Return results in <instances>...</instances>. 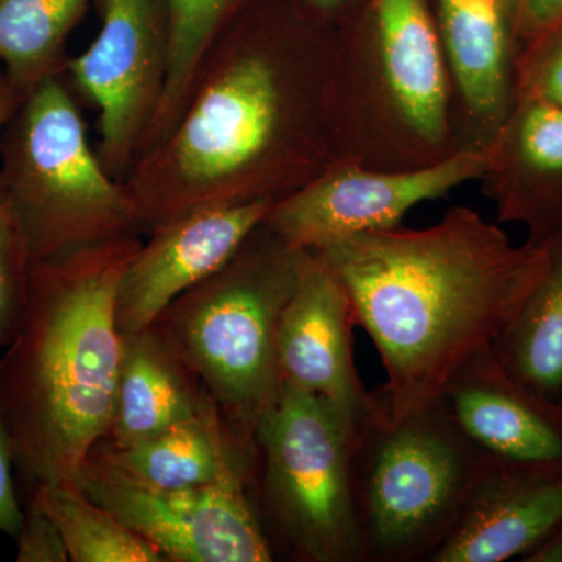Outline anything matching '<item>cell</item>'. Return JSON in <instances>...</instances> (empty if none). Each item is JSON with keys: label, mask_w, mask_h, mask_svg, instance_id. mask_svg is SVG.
Here are the masks:
<instances>
[{"label": "cell", "mask_w": 562, "mask_h": 562, "mask_svg": "<svg viewBox=\"0 0 562 562\" xmlns=\"http://www.w3.org/2000/svg\"><path fill=\"white\" fill-rule=\"evenodd\" d=\"M368 31L341 38L344 160L414 169L462 149L452 83L427 0H372Z\"/></svg>", "instance_id": "obj_5"}, {"label": "cell", "mask_w": 562, "mask_h": 562, "mask_svg": "<svg viewBox=\"0 0 562 562\" xmlns=\"http://www.w3.org/2000/svg\"><path fill=\"white\" fill-rule=\"evenodd\" d=\"M561 524L562 472L491 461L428 562H522Z\"/></svg>", "instance_id": "obj_16"}, {"label": "cell", "mask_w": 562, "mask_h": 562, "mask_svg": "<svg viewBox=\"0 0 562 562\" xmlns=\"http://www.w3.org/2000/svg\"><path fill=\"white\" fill-rule=\"evenodd\" d=\"M14 454L9 425L0 405V532L16 538L24 513L21 512L13 482Z\"/></svg>", "instance_id": "obj_27"}, {"label": "cell", "mask_w": 562, "mask_h": 562, "mask_svg": "<svg viewBox=\"0 0 562 562\" xmlns=\"http://www.w3.org/2000/svg\"><path fill=\"white\" fill-rule=\"evenodd\" d=\"M94 452L132 479L160 490L206 486L254 468V452L236 438L213 398L195 416L150 438L124 449L101 442Z\"/></svg>", "instance_id": "obj_19"}, {"label": "cell", "mask_w": 562, "mask_h": 562, "mask_svg": "<svg viewBox=\"0 0 562 562\" xmlns=\"http://www.w3.org/2000/svg\"><path fill=\"white\" fill-rule=\"evenodd\" d=\"M503 5H505L506 11H508L509 20H512V29H513V20L514 14H516L517 9V0H502Z\"/></svg>", "instance_id": "obj_32"}, {"label": "cell", "mask_w": 562, "mask_h": 562, "mask_svg": "<svg viewBox=\"0 0 562 562\" xmlns=\"http://www.w3.org/2000/svg\"><path fill=\"white\" fill-rule=\"evenodd\" d=\"M250 473L190 490H160L92 452L77 486L173 562H271L276 558L249 495Z\"/></svg>", "instance_id": "obj_9"}, {"label": "cell", "mask_w": 562, "mask_h": 562, "mask_svg": "<svg viewBox=\"0 0 562 562\" xmlns=\"http://www.w3.org/2000/svg\"><path fill=\"white\" fill-rule=\"evenodd\" d=\"M32 502L57 525L74 562H166L160 550L76 484H40Z\"/></svg>", "instance_id": "obj_22"}, {"label": "cell", "mask_w": 562, "mask_h": 562, "mask_svg": "<svg viewBox=\"0 0 562 562\" xmlns=\"http://www.w3.org/2000/svg\"><path fill=\"white\" fill-rule=\"evenodd\" d=\"M487 150L462 147L450 157L414 169H373L341 160L288 198L273 203L265 224L295 249L390 231L422 202L482 180Z\"/></svg>", "instance_id": "obj_10"}, {"label": "cell", "mask_w": 562, "mask_h": 562, "mask_svg": "<svg viewBox=\"0 0 562 562\" xmlns=\"http://www.w3.org/2000/svg\"><path fill=\"white\" fill-rule=\"evenodd\" d=\"M462 147L486 149L516 99V46L502 0H438L436 18Z\"/></svg>", "instance_id": "obj_15"}, {"label": "cell", "mask_w": 562, "mask_h": 562, "mask_svg": "<svg viewBox=\"0 0 562 562\" xmlns=\"http://www.w3.org/2000/svg\"><path fill=\"white\" fill-rule=\"evenodd\" d=\"M3 128L0 187L32 265L140 231L131 195L92 150L58 76L25 92Z\"/></svg>", "instance_id": "obj_7"}, {"label": "cell", "mask_w": 562, "mask_h": 562, "mask_svg": "<svg viewBox=\"0 0 562 562\" xmlns=\"http://www.w3.org/2000/svg\"><path fill=\"white\" fill-rule=\"evenodd\" d=\"M341 281L355 324L379 350L372 392L397 422L442 398L454 372L492 347L547 268L543 244L512 243L468 206L422 231L401 225L313 250Z\"/></svg>", "instance_id": "obj_2"}, {"label": "cell", "mask_w": 562, "mask_h": 562, "mask_svg": "<svg viewBox=\"0 0 562 562\" xmlns=\"http://www.w3.org/2000/svg\"><path fill=\"white\" fill-rule=\"evenodd\" d=\"M490 464L442 398L397 422L372 417L351 452L362 562H428Z\"/></svg>", "instance_id": "obj_6"}, {"label": "cell", "mask_w": 562, "mask_h": 562, "mask_svg": "<svg viewBox=\"0 0 562 562\" xmlns=\"http://www.w3.org/2000/svg\"><path fill=\"white\" fill-rule=\"evenodd\" d=\"M516 95L562 110V18L517 50Z\"/></svg>", "instance_id": "obj_25"}, {"label": "cell", "mask_w": 562, "mask_h": 562, "mask_svg": "<svg viewBox=\"0 0 562 562\" xmlns=\"http://www.w3.org/2000/svg\"><path fill=\"white\" fill-rule=\"evenodd\" d=\"M169 21V58L165 90L143 144L157 146L172 131L211 46L217 40L236 0H165Z\"/></svg>", "instance_id": "obj_23"}, {"label": "cell", "mask_w": 562, "mask_h": 562, "mask_svg": "<svg viewBox=\"0 0 562 562\" xmlns=\"http://www.w3.org/2000/svg\"><path fill=\"white\" fill-rule=\"evenodd\" d=\"M102 25L79 57L68 61L74 83L99 110L101 160L121 172L149 131L169 58L165 0H101Z\"/></svg>", "instance_id": "obj_11"}, {"label": "cell", "mask_w": 562, "mask_h": 562, "mask_svg": "<svg viewBox=\"0 0 562 562\" xmlns=\"http://www.w3.org/2000/svg\"><path fill=\"white\" fill-rule=\"evenodd\" d=\"M91 0H0V63L25 94L58 76L69 33Z\"/></svg>", "instance_id": "obj_21"}, {"label": "cell", "mask_w": 562, "mask_h": 562, "mask_svg": "<svg viewBox=\"0 0 562 562\" xmlns=\"http://www.w3.org/2000/svg\"><path fill=\"white\" fill-rule=\"evenodd\" d=\"M22 98H24V94L14 90L9 81H0V131L5 127L7 122L11 120L14 111L21 105Z\"/></svg>", "instance_id": "obj_30"}, {"label": "cell", "mask_w": 562, "mask_h": 562, "mask_svg": "<svg viewBox=\"0 0 562 562\" xmlns=\"http://www.w3.org/2000/svg\"><path fill=\"white\" fill-rule=\"evenodd\" d=\"M442 401L465 438L495 464L562 472V403L514 379L492 347L460 366Z\"/></svg>", "instance_id": "obj_14"}, {"label": "cell", "mask_w": 562, "mask_h": 562, "mask_svg": "<svg viewBox=\"0 0 562 562\" xmlns=\"http://www.w3.org/2000/svg\"><path fill=\"white\" fill-rule=\"evenodd\" d=\"M339 40L246 35L222 50L124 184L140 231L206 206L277 203L344 160Z\"/></svg>", "instance_id": "obj_1"}, {"label": "cell", "mask_w": 562, "mask_h": 562, "mask_svg": "<svg viewBox=\"0 0 562 562\" xmlns=\"http://www.w3.org/2000/svg\"><path fill=\"white\" fill-rule=\"evenodd\" d=\"M522 562H562V524L553 535Z\"/></svg>", "instance_id": "obj_29"}, {"label": "cell", "mask_w": 562, "mask_h": 562, "mask_svg": "<svg viewBox=\"0 0 562 562\" xmlns=\"http://www.w3.org/2000/svg\"><path fill=\"white\" fill-rule=\"evenodd\" d=\"M302 254L262 222L221 271L181 294L149 327L198 376L251 452L283 387L277 330Z\"/></svg>", "instance_id": "obj_4"}, {"label": "cell", "mask_w": 562, "mask_h": 562, "mask_svg": "<svg viewBox=\"0 0 562 562\" xmlns=\"http://www.w3.org/2000/svg\"><path fill=\"white\" fill-rule=\"evenodd\" d=\"M353 436L325 398L283 383L254 442L255 509L273 553L302 562H362Z\"/></svg>", "instance_id": "obj_8"}, {"label": "cell", "mask_w": 562, "mask_h": 562, "mask_svg": "<svg viewBox=\"0 0 562 562\" xmlns=\"http://www.w3.org/2000/svg\"><path fill=\"white\" fill-rule=\"evenodd\" d=\"M308 3L317 13L336 14L350 5L351 0H308Z\"/></svg>", "instance_id": "obj_31"}, {"label": "cell", "mask_w": 562, "mask_h": 562, "mask_svg": "<svg viewBox=\"0 0 562 562\" xmlns=\"http://www.w3.org/2000/svg\"><path fill=\"white\" fill-rule=\"evenodd\" d=\"M32 258L16 213L0 187V350L5 349L20 328Z\"/></svg>", "instance_id": "obj_24"}, {"label": "cell", "mask_w": 562, "mask_h": 562, "mask_svg": "<svg viewBox=\"0 0 562 562\" xmlns=\"http://www.w3.org/2000/svg\"><path fill=\"white\" fill-rule=\"evenodd\" d=\"M211 401L157 331L122 335L113 420L105 443L124 449L195 416Z\"/></svg>", "instance_id": "obj_18"}, {"label": "cell", "mask_w": 562, "mask_h": 562, "mask_svg": "<svg viewBox=\"0 0 562 562\" xmlns=\"http://www.w3.org/2000/svg\"><path fill=\"white\" fill-rule=\"evenodd\" d=\"M542 244L546 271L492 351L514 379L562 403V228Z\"/></svg>", "instance_id": "obj_20"}, {"label": "cell", "mask_w": 562, "mask_h": 562, "mask_svg": "<svg viewBox=\"0 0 562 562\" xmlns=\"http://www.w3.org/2000/svg\"><path fill=\"white\" fill-rule=\"evenodd\" d=\"M562 18V0H517L513 20L516 54L520 47Z\"/></svg>", "instance_id": "obj_28"}, {"label": "cell", "mask_w": 562, "mask_h": 562, "mask_svg": "<svg viewBox=\"0 0 562 562\" xmlns=\"http://www.w3.org/2000/svg\"><path fill=\"white\" fill-rule=\"evenodd\" d=\"M138 236L33 262L27 303L0 358L14 465L36 486L76 484L113 420L122 335L116 297Z\"/></svg>", "instance_id": "obj_3"}, {"label": "cell", "mask_w": 562, "mask_h": 562, "mask_svg": "<svg viewBox=\"0 0 562 562\" xmlns=\"http://www.w3.org/2000/svg\"><path fill=\"white\" fill-rule=\"evenodd\" d=\"M18 562H66L68 549L49 514L31 502L18 532Z\"/></svg>", "instance_id": "obj_26"}, {"label": "cell", "mask_w": 562, "mask_h": 562, "mask_svg": "<svg viewBox=\"0 0 562 562\" xmlns=\"http://www.w3.org/2000/svg\"><path fill=\"white\" fill-rule=\"evenodd\" d=\"M271 201L206 206L151 231L122 273L116 297L121 335L147 330L181 294L221 271L268 217Z\"/></svg>", "instance_id": "obj_13"}, {"label": "cell", "mask_w": 562, "mask_h": 562, "mask_svg": "<svg viewBox=\"0 0 562 562\" xmlns=\"http://www.w3.org/2000/svg\"><path fill=\"white\" fill-rule=\"evenodd\" d=\"M482 181L498 221L524 225L542 244L562 228V110L516 95L487 144Z\"/></svg>", "instance_id": "obj_17"}, {"label": "cell", "mask_w": 562, "mask_h": 562, "mask_svg": "<svg viewBox=\"0 0 562 562\" xmlns=\"http://www.w3.org/2000/svg\"><path fill=\"white\" fill-rule=\"evenodd\" d=\"M355 325L341 281L316 251L303 250L297 284L277 330L281 380L325 398L357 431L382 412L355 366Z\"/></svg>", "instance_id": "obj_12"}]
</instances>
